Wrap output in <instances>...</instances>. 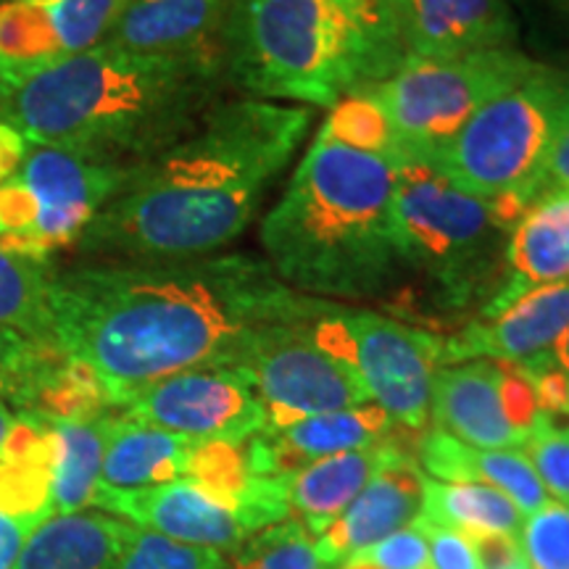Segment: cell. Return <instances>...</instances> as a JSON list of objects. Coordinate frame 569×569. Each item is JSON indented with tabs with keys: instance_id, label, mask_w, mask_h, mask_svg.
<instances>
[{
	"instance_id": "obj_1",
	"label": "cell",
	"mask_w": 569,
	"mask_h": 569,
	"mask_svg": "<svg viewBox=\"0 0 569 569\" xmlns=\"http://www.w3.org/2000/svg\"><path fill=\"white\" fill-rule=\"evenodd\" d=\"M336 306L288 288L251 253L82 261L56 267L48 284L56 346L103 382L113 411L148 382L238 365L269 327L315 322Z\"/></svg>"
},
{
	"instance_id": "obj_2",
	"label": "cell",
	"mask_w": 569,
	"mask_h": 569,
	"mask_svg": "<svg viewBox=\"0 0 569 569\" xmlns=\"http://www.w3.org/2000/svg\"><path fill=\"white\" fill-rule=\"evenodd\" d=\"M315 109L219 101L188 138L134 169L77 240L90 261H174L219 253L248 230L296 159Z\"/></svg>"
},
{
	"instance_id": "obj_3",
	"label": "cell",
	"mask_w": 569,
	"mask_h": 569,
	"mask_svg": "<svg viewBox=\"0 0 569 569\" xmlns=\"http://www.w3.org/2000/svg\"><path fill=\"white\" fill-rule=\"evenodd\" d=\"M224 82L222 69L148 59L103 40L0 90V119L27 142L142 167L203 122Z\"/></svg>"
},
{
	"instance_id": "obj_4",
	"label": "cell",
	"mask_w": 569,
	"mask_h": 569,
	"mask_svg": "<svg viewBox=\"0 0 569 569\" xmlns=\"http://www.w3.org/2000/svg\"><path fill=\"white\" fill-rule=\"evenodd\" d=\"M396 161L317 132L261 219V259L298 293L359 301L401 274L393 227Z\"/></svg>"
},
{
	"instance_id": "obj_5",
	"label": "cell",
	"mask_w": 569,
	"mask_h": 569,
	"mask_svg": "<svg viewBox=\"0 0 569 569\" xmlns=\"http://www.w3.org/2000/svg\"><path fill=\"white\" fill-rule=\"evenodd\" d=\"M403 61L359 0H232L224 80L246 98L332 109Z\"/></svg>"
},
{
	"instance_id": "obj_6",
	"label": "cell",
	"mask_w": 569,
	"mask_h": 569,
	"mask_svg": "<svg viewBox=\"0 0 569 569\" xmlns=\"http://www.w3.org/2000/svg\"><path fill=\"white\" fill-rule=\"evenodd\" d=\"M569 117V74L538 63L425 159L465 193L496 206L509 227L536 203L553 142Z\"/></svg>"
},
{
	"instance_id": "obj_7",
	"label": "cell",
	"mask_w": 569,
	"mask_h": 569,
	"mask_svg": "<svg viewBox=\"0 0 569 569\" xmlns=\"http://www.w3.org/2000/svg\"><path fill=\"white\" fill-rule=\"evenodd\" d=\"M396 246L403 269L436 282L448 306L493 296L509 227L496 206L453 188L425 161H396ZM482 301V303H486Z\"/></svg>"
},
{
	"instance_id": "obj_8",
	"label": "cell",
	"mask_w": 569,
	"mask_h": 569,
	"mask_svg": "<svg viewBox=\"0 0 569 569\" xmlns=\"http://www.w3.org/2000/svg\"><path fill=\"white\" fill-rule=\"evenodd\" d=\"M536 67L538 61L511 46L451 59H403L365 90L388 117L401 159L425 161Z\"/></svg>"
},
{
	"instance_id": "obj_9",
	"label": "cell",
	"mask_w": 569,
	"mask_h": 569,
	"mask_svg": "<svg viewBox=\"0 0 569 569\" xmlns=\"http://www.w3.org/2000/svg\"><path fill=\"white\" fill-rule=\"evenodd\" d=\"M134 169L30 142L17 172L0 182V246L53 264Z\"/></svg>"
},
{
	"instance_id": "obj_10",
	"label": "cell",
	"mask_w": 569,
	"mask_h": 569,
	"mask_svg": "<svg viewBox=\"0 0 569 569\" xmlns=\"http://www.w3.org/2000/svg\"><path fill=\"white\" fill-rule=\"evenodd\" d=\"M327 356L353 375L369 403L396 425L425 430L430 422L432 382L443 361V338L398 319L336 306L309 325Z\"/></svg>"
},
{
	"instance_id": "obj_11",
	"label": "cell",
	"mask_w": 569,
	"mask_h": 569,
	"mask_svg": "<svg viewBox=\"0 0 569 569\" xmlns=\"http://www.w3.org/2000/svg\"><path fill=\"white\" fill-rule=\"evenodd\" d=\"M309 325L269 327L240 356L238 367L246 369L264 403V432L369 403L353 375L315 343Z\"/></svg>"
},
{
	"instance_id": "obj_12",
	"label": "cell",
	"mask_w": 569,
	"mask_h": 569,
	"mask_svg": "<svg viewBox=\"0 0 569 569\" xmlns=\"http://www.w3.org/2000/svg\"><path fill=\"white\" fill-rule=\"evenodd\" d=\"M119 415L196 443H246L267 430V411L243 367H198L148 382L119 403Z\"/></svg>"
},
{
	"instance_id": "obj_13",
	"label": "cell",
	"mask_w": 569,
	"mask_h": 569,
	"mask_svg": "<svg viewBox=\"0 0 569 569\" xmlns=\"http://www.w3.org/2000/svg\"><path fill=\"white\" fill-rule=\"evenodd\" d=\"M540 415L528 377L490 359L438 369L430 419L438 430L475 448H519Z\"/></svg>"
},
{
	"instance_id": "obj_14",
	"label": "cell",
	"mask_w": 569,
	"mask_h": 569,
	"mask_svg": "<svg viewBox=\"0 0 569 569\" xmlns=\"http://www.w3.org/2000/svg\"><path fill=\"white\" fill-rule=\"evenodd\" d=\"M127 0H0V90L101 46Z\"/></svg>"
},
{
	"instance_id": "obj_15",
	"label": "cell",
	"mask_w": 569,
	"mask_h": 569,
	"mask_svg": "<svg viewBox=\"0 0 569 569\" xmlns=\"http://www.w3.org/2000/svg\"><path fill=\"white\" fill-rule=\"evenodd\" d=\"M90 507L180 543L217 551L246 543L248 538L261 532L259 522L248 511L190 480L132 490L98 482Z\"/></svg>"
},
{
	"instance_id": "obj_16",
	"label": "cell",
	"mask_w": 569,
	"mask_h": 569,
	"mask_svg": "<svg viewBox=\"0 0 569 569\" xmlns=\"http://www.w3.org/2000/svg\"><path fill=\"white\" fill-rule=\"evenodd\" d=\"M232 0H127L106 42L148 59L224 71V30Z\"/></svg>"
},
{
	"instance_id": "obj_17",
	"label": "cell",
	"mask_w": 569,
	"mask_h": 569,
	"mask_svg": "<svg viewBox=\"0 0 569 569\" xmlns=\"http://www.w3.org/2000/svg\"><path fill=\"white\" fill-rule=\"evenodd\" d=\"M425 478L422 467L390 440L386 459L367 488L348 503L330 528L315 538L319 559L327 567H340L367 546L415 525L422 511Z\"/></svg>"
},
{
	"instance_id": "obj_18",
	"label": "cell",
	"mask_w": 569,
	"mask_h": 569,
	"mask_svg": "<svg viewBox=\"0 0 569 569\" xmlns=\"http://www.w3.org/2000/svg\"><path fill=\"white\" fill-rule=\"evenodd\" d=\"M569 327V280L540 284L496 317L475 319L457 336L443 338V361L490 359L530 365L551 356Z\"/></svg>"
},
{
	"instance_id": "obj_19",
	"label": "cell",
	"mask_w": 569,
	"mask_h": 569,
	"mask_svg": "<svg viewBox=\"0 0 569 569\" xmlns=\"http://www.w3.org/2000/svg\"><path fill=\"white\" fill-rule=\"evenodd\" d=\"M393 32L403 59H451L511 46L515 21L507 0H398Z\"/></svg>"
},
{
	"instance_id": "obj_20",
	"label": "cell",
	"mask_w": 569,
	"mask_h": 569,
	"mask_svg": "<svg viewBox=\"0 0 569 569\" xmlns=\"http://www.w3.org/2000/svg\"><path fill=\"white\" fill-rule=\"evenodd\" d=\"M569 280V193H549L522 211L503 246V272L478 319L496 317L540 284Z\"/></svg>"
},
{
	"instance_id": "obj_21",
	"label": "cell",
	"mask_w": 569,
	"mask_h": 569,
	"mask_svg": "<svg viewBox=\"0 0 569 569\" xmlns=\"http://www.w3.org/2000/svg\"><path fill=\"white\" fill-rule=\"evenodd\" d=\"M393 425V419L380 407L365 403V407L301 419L282 430L261 432L253 438V443L269 475H290L317 459L382 443L388 440Z\"/></svg>"
},
{
	"instance_id": "obj_22",
	"label": "cell",
	"mask_w": 569,
	"mask_h": 569,
	"mask_svg": "<svg viewBox=\"0 0 569 569\" xmlns=\"http://www.w3.org/2000/svg\"><path fill=\"white\" fill-rule=\"evenodd\" d=\"M417 465L432 475V480L478 482L501 490L525 517L551 501L530 459L519 448H475L436 427L419 440Z\"/></svg>"
},
{
	"instance_id": "obj_23",
	"label": "cell",
	"mask_w": 569,
	"mask_h": 569,
	"mask_svg": "<svg viewBox=\"0 0 569 569\" xmlns=\"http://www.w3.org/2000/svg\"><path fill=\"white\" fill-rule=\"evenodd\" d=\"M53 427L32 415H13L0 443V515L32 532L53 517Z\"/></svg>"
},
{
	"instance_id": "obj_24",
	"label": "cell",
	"mask_w": 569,
	"mask_h": 569,
	"mask_svg": "<svg viewBox=\"0 0 569 569\" xmlns=\"http://www.w3.org/2000/svg\"><path fill=\"white\" fill-rule=\"evenodd\" d=\"M130 522L106 511L51 517L21 546L11 569H122Z\"/></svg>"
},
{
	"instance_id": "obj_25",
	"label": "cell",
	"mask_w": 569,
	"mask_h": 569,
	"mask_svg": "<svg viewBox=\"0 0 569 569\" xmlns=\"http://www.w3.org/2000/svg\"><path fill=\"white\" fill-rule=\"evenodd\" d=\"M196 440L111 411L106 427L101 482L111 488H153L182 480Z\"/></svg>"
},
{
	"instance_id": "obj_26",
	"label": "cell",
	"mask_w": 569,
	"mask_h": 569,
	"mask_svg": "<svg viewBox=\"0 0 569 569\" xmlns=\"http://www.w3.org/2000/svg\"><path fill=\"white\" fill-rule=\"evenodd\" d=\"M390 440H382L361 451L338 453V457L317 459L288 475V503L290 515H298V522L317 538L330 528L348 509L372 475L386 459Z\"/></svg>"
},
{
	"instance_id": "obj_27",
	"label": "cell",
	"mask_w": 569,
	"mask_h": 569,
	"mask_svg": "<svg viewBox=\"0 0 569 569\" xmlns=\"http://www.w3.org/2000/svg\"><path fill=\"white\" fill-rule=\"evenodd\" d=\"M417 519L461 532L467 538H478L517 536L522 530L525 515L496 488L425 478L422 511Z\"/></svg>"
},
{
	"instance_id": "obj_28",
	"label": "cell",
	"mask_w": 569,
	"mask_h": 569,
	"mask_svg": "<svg viewBox=\"0 0 569 569\" xmlns=\"http://www.w3.org/2000/svg\"><path fill=\"white\" fill-rule=\"evenodd\" d=\"M109 417L111 411L98 417L48 422L56 438L53 517L77 515L92 503V493L101 482Z\"/></svg>"
},
{
	"instance_id": "obj_29",
	"label": "cell",
	"mask_w": 569,
	"mask_h": 569,
	"mask_svg": "<svg viewBox=\"0 0 569 569\" xmlns=\"http://www.w3.org/2000/svg\"><path fill=\"white\" fill-rule=\"evenodd\" d=\"M56 264L0 246V327L34 340H53L48 284Z\"/></svg>"
},
{
	"instance_id": "obj_30",
	"label": "cell",
	"mask_w": 569,
	"mask_h": 569,
	"mask_svg": "<svg viewBox=\"0 0 569 569\" xmlns=\"http://www.w3.org/2000/svg\"><path fill=\"white\" fill-rule=\"evenodd\" d=\"M319 132L348 148H356V151L386 156L393 161L401 159L388 117L367 90H356L351 96L340 98L327 113Z\"/></svg>"
},
{
	"instance_id": "obj_31",
	"label": "cell",
	"mask_w": 569,
	"mask_h": 569,
	"mask_svg": "<svg viewBox=\"0 0 569 569\" xmlns=\"http://www.w3.org/2000/svg\"><path fill=\"white\" fill-rule=\"evenodd\" d=\"M230 569H330L319 559L315 538L298 519L256 532Z\"/></svg>"
},
{
	"instance_id": "obj_32",
	"label": "cell",
	"mask_w": 569,
	"mask_h": 569,
	"mask_svg": "<svg viewBox=\"0 0 569 569\" xmlns=\"http://www.w3.org/2000/svg\"><path fill=\"white\" fill-rule=\"evenodd\" d=\"M122 569H230L222 551L190 546L172 540L161 532L130 525Z\"/></svg>"
},
{
	"instance_id": "obj_33",
	"label": "cell",
	"mask_w": 569,
	"mask_h": 569,
	"mask_svg": "<svg viewBox=\"0 0 569 569\" xmlns=\"http://www.w3.org/2000/svg\"><path fill=\"white\" fill-rule=\"evenodd\" d=\"M519 551L528 569H569V503L551 501L525 517Z\"/></svg>"
},
{
	"instance_id": "obj_34",
	"label": "cell",
	"mask_w": 569,
	"mask_h": 569,
	"mask_svg": "<svg viewBox=\"0 0 569 569\" xmlns=\"http://www.w3.org/2000/svg\"><path fill=\"white\" fill-rule=\"evenodd\" d=\"M525 457L530 459L532 469L543 482L546 493L553 501L569 503V436L549 417L538 415L532 425L528 443H525Z\"/></svg>"
},
{
	"instance_id": "obj_35",
	"label": "cell",
	"mask_w": 569,
	"mask_h": 569,
	"mask_svg": "<svg viewBox=\"0 0 569 569\" xmlns=\"http://www.w3.org/2000/svg\"><path fill=\"white\" fill-rule=\"evenodd\" d=\"M351 559L375 569H430V549H427L425 532L417 525L377 540L375 546H367Z\"/></svg>"
},
{
	"instance_id": "obj_36",
	"label": "cell",
	"mask_w": 569,
	"mask_h": 569,
	"mask_svg": "<svg viewBox=\"0 0 569 569\" xmlns=\"http://www.w3.org/2000/svg\"><path fill=\"white\" fill-rule=\"evenodd\" d=\"M415 525L427 538L430 569H480L478 551H475V543L467 536L422 522V519H417Z\"/></svg>"
},
{
	"instance_id": "obj_37",
	"label": "cell",
	"mask_w": 569,
	"mask_h": 569,
	"mask_svg": "<svg viewBox=\"0 0 569 569\" xmlns=\"http://www.w3.org/2000/svg\"><path fill=\"white\" fill-rule=\"evenodd\" d=\"M34 343H38L34 338L0 327V401H9L11 390L17 388L19 377L34 351Z\"/></svg>"
},
{
	"instance_id": "obj_38",
	"label": "cell",
	"mask_w": 569,
	"mask_h": 569,
	"mask_svg": "<svg viewBox=\"0 0 569 569\" xmlns=\"http://www.w3.org/2000/svg\"><path fill=\"white\" fill-rule=\"evenodd\" d=\"M478 551L480 569H522L525 559L517 536H478L469 538Z\"/></svg>"
},
{
	"instance_id": "obj_39",
	"label": "cell",
	"mask_w": 569,
	"mask_h": 569,
	"mask_svg": "<svg viewBox=\"0 0 569 569\" xmlns=\"http://www.w3.org/2000/svg\"><path fill=\"white\" fill-rule=\"evenodd\" d=\"M549 193H569V117L561 127L557 142H553L543 174H540L536 201Z\"/></svg>"
},
{
	"instance_id": "obj_40",
	"label": "cell",
	"mask_w": 569,
	"mask_h": 569,
	"mask_svg": "<svg viewBox=\"0 0 569 569\" xmlns=\"http://www.w3.org/2000/svg\"><path fill=\"white\" fill-rule=\"evenodd\" d=\"M27 146H30V142L21 138L11 124H6L3 119H0V182H6L13 172H17L21 159H24L27 153Z\"/></svg>"
},
{
	"instance_id": "obj_41",
	"label": "cell",
	"mask_w": 569,
	"mask_h": 569,
	"mask_svg": "<svg viewBox=\"0 0 569 569\" xmlns=\"http://www.w3.org/2000/svg\"><path fill=\"white\" fill-rule=\"evenodd\" d=\"M32 536L30 528L13 522L6 515H0V569H11L13 561H17L21 546L24 540Z\"/></svg>"
},
{
	"instance_id": "obj_42",
	"label": "cell",
	"mask_w": 569,
	"mask_h": 569,
	"mask_svg": "<svg viewBox=\"0 0 569 569\" xmlns=\"http://www.w3.org/2000/svg\"><path fill=\"white\" fill-rule=\"evenodd\" d=\"M361 3V9H365L369 17H372L377 24L382 27V30H386L390 38H393V42H396V32H393V13H396V3L398 0H359ZM398 46V42H396ZM398 51H401V48H398ZM403 56V53H401Z\"/></svg>"
},
{
	"instance_id": "obj_43",
	"label": "cell",
	"mask_w": 569,
	"mask_h": 569,
	"mask_svg": "<svg viewBox=\"0 0 569 569\" xmlns=\"http://www.w3.org/2000/svg\"><path fill=\"white\" fill-rule=\"evenodd\" d=\"M551 361L561 369V372L569 375V327L565 330V336L559 338V343L553 346V351H551Z\"/></svg>"
},
{
	"instance_id": "obj_44",
	"label": "cell",
	"mask_w": 569,
	"mask_h": 569,
	"mask_svg": "<svg viewBox=\"0 0 569 569\" xmlns=\"http://www.w3.org/2000/svg\"><path fill=\"white\" fill-rule=\"evenodd\" d=\"M13 422V411L6 401H0V443H3L6 432H9V427Z\"/></svg>"
},
{
	"instance_id": "obj_45",
	"label": "cell",
	"mask_w": 569,
	"mask_h": 569,
	"mask_svg": "<svg viewBox=\"0 0 569 569\" xmlns=\"http://www.w3.org/2000/svg\"><path fill=\"white\" fill-rule=\"evenodd\" d=\"M559 427H561V430H565V432H567V436H569V419H567V422H561Z\"/></svg>"
},
{
	"instance_id": "obj_46",
	"label": "cell",
	"mask_w": 569,
	"mask_h": 569,
	"mask_svg": "<svg viewBox=\"0 0 569 569\" xmlns=\"http://www.w3.org/2000/svg\"><path fill=\"white\" fill-rule=\"evenodd\" d=\"M522 569H528V567H522Z\"/></svg>"
}]
</instances>
